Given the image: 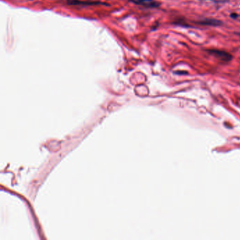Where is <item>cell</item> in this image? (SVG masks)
<instances>
[{
    "label": "cell",
    "mask_w": 240,
    "mask_h": 240,
    "mask_svg": "<svg viewBox=\"0 0 240 240\" xmlns=\"http://www.w3.org/2000/svg\"><path fill=\"white\" fill-rule=\"evenodd\" d=\"M209 52L211 54H213L214 56L218 57V58L221 59L223 61H230L232 59V56L230 54L224 51H221V50L217 49H211L209 50Z\"/></svg>",
    "instance_id": "1"
},
{
    "label": "cell",
    "mask_w": 240,
    "mask_h": 240,
    "mask_svg": "<svg viewBox=\"0 0 240 240\" xmlns=\"http://www.w3.org/2000/svg\"><path fill=\"white\" fill-rule=\"evenodd\" d=\"M132 2L135 4L142 5V6H147V7L151 8H157L160 6V3L155 0H130Z\"/></svg>",
    "instance_id": "2"
},
{
    "label": "cell",
    "mask_w": 240,
    "mask_h": 240,
    "mask_svg": "<svg viewBox=\"0 0 240 240\" xmlns=\"http://www.w3.org/2000/svg\"><path fill=\"white\" fill-rule=\"evenodd\" d=\"M175 73H176V74H178V75H187V72H186V71H175Z\"/></svg>",
    "instance_id": "5"
},
{
    "label": "cell",
    "mask_w": 240,
    "mask_h": 240,
    "mask_svg": "<svg viewBox=\"0 0 240 240\" xmlns=\"http://www.w3.org/2000/svg\"><path fill=\"white\" fill-rule=\"evenodd\" d=\"M231 17L232 18H236L237 17V14H236V13H232Z\"/></svg>",
    "instance_id": "6"
},
{
    "label": "cell",
    "mask_w": 240,
    "mask_h": 240,
    "mask_svg": "<svg viewBox=\"0 0 240 240\" xmlns=\"http://www.w3.org/2000/svg\"><path fill=\"white\" fill-rule=\"evenodd\" d=\"M199 24L201 25H206V26H221L222 24V22L218 20L215 19H206L204 21H199Z\"/></svg>",
    "instance_id": "3"
},
{
    "label": "cell",
    "mask_w": 240,
    "mask_h": 240,
    "mask_svg": "<svg viewBox=\"0 0 240 240\" xmlns=\"http://www.w3.org/2000/svg\"><path fill=\"white\" fill-rule=\"evenodd\" d=\"M69 4H88V5H95V4H101V2H84V1H78V0H68Z\"/></svg>",
    "instance_id": "4"
}]
</instances>
